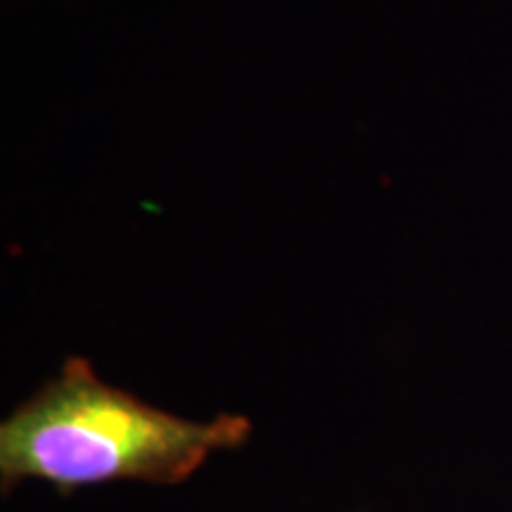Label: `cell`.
Returning a JSON list of instances; mask_svg holds the SVG:
<instances>
[{"label": "cell", "instance_id": "6da1fadb", "mask_svg": "<svg viewBox=\"0 0 512 512\" xmlns=\"http://www.w3.org/2000/svg\"><path fill=\"white\" fill-rule=\"evenodd\" d=\"M249 434L245 415L195 422L147 406L74 356L0 425V491L27 479L62 496L110 482L181 484L214 451L245 446Z\"/></svg>", "mask_w": 512, "mask_h": 512}]
</instances>
